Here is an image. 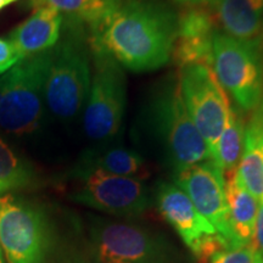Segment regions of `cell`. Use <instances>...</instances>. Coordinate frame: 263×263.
<instances>
[{
	"label": "cell",
	"mask_w": 263,
	"mask_h": 263,
	"mask_svg": "<svg viewBox=\"0 0 263 263\" xmlns=\"http://www.w3.org/2000/svg\"><path fill=\"white\" fill-rule=\"evenodd\" d=\"M87 28L89 44L104 49L124 70L149 72L172 59L178 15L156 0H106Z\"/></svg>",
	"instance_id": "obj_1"
},
{
	"label": "cell",
	"mask_w": 263,
	"mask_h": 263,
	"mask_svg": "<svg viewBox=\"0 0 263 263\" xmlns=\"http://www.w3.org/2000/svg\"><path fill=\"white\" fill-rule=\"evenodd\" d=\"M91 82V52L87 25L64 18L61 37L51 49L45 80V106L61 121L84 108Z\"/></svg>",
	"instance_id": "obj_2"
},
{
	"label": "cell",
	"mask_w": 263,
	"mask_h": 263,
	"mask_svg": "<svg viewBox=\"0 0 263 263\" xmlns=\"http://www.w3.org/2000/svg\"><path fill=\"white\" fill-rule=\"evenodd\" d=\"M146 118L149 133L160 145L173 174L211 159L183 101L179 76H170L156 85L150 95Z\"/></svg>",
	"instance_id": "obj_3"
},
{
	"label": "cell",
	"mask_w": 263,
	"mask_h": 263,
	"mask_svg": "<svg viewBox=\"0 0 263 263\" xmlns=\"http://www.w3.org/2000/svg\"><path fill=\"white\" fill-rule=\"evenodd\" d=\"M51 49L22 59L0 76V130L10 136H31L42 124L45 80Z\"/></svg>",
	"instance_id": "obj_4"
},
{
	"label": "cell",
	"mask_w": 263,
	"mask_h": 263,
	"mask_svg": "<svg viewBox=\"0 0 263 263\" xmlns=\"http://www.w3.org/2000/svg\"><path fill=\"white\" fill-rule=\"evenodd\" d=\"M90 52L91 82L83 108V128L89 139L107 144L123 124L127 78L124 68L104 49L90 45Z\"/></svg>",
	"instance_id": "obj_5"
},
{
	"label": "cell",
	"mask_w": 263,
	"mask_h": 263,
	"mask_svg": "<svg viewBox=\"0 0 263 263\" xmlns=\"http://www.w3.org/2000/svg\"><path fill=\"white\" fill-rule=\"evenodd\" d=\"M212 70L239 110L250 112L258 107L263 95V58L257 41H239L217 31Z\"/></svg>",
	"instance_id": "obj_6"
},
{
	"label": "cell",
	"mask_w": 263,
	"mask_h": 263,
	"mask_svg": "<svg viewBox=\"0 0 263 263\" xmlns=\"http://www.w3.org/2000/svg\"><path fill=\"white\" fill-rule=\"evenodd\" d=\"M49 238L42 209L11 194L0 196V246L8 263H44Z\"/></svg>",
	"instance_id": "obj_7"
},
{
	"label": "cell",
	"mask_w": 263,
	"mask_h": 263,
	"mask_svg": "<svg viewBox=\"0 0 263 263\" xmlns=\"http://www.w3.org/2000/svg\"><path fill=\"white\" fill-rule=\"evenodd\" d=\"M78 185L70 199L80 205L124 219L137 218L150 205L144 180L110 174L99 170L72 171Z\"/></svg>",
	"instance_id": "obj_8"
},
{
	"label": "cell",
	"mask_w": 263,
	"mask_h": 263,
	"mask_svg": "<svg viewBox=\"0 0 263 263\" xmlns=\"http://www.w3.org/2000/svg\"><path fill=\"white\" fill-rule=\"evenodd\" d=\"M178 76L186 110L212 156L232 107L228 95L212 67L189 66L180 68Z\"/></svg>",
	"instance_id": "obj_9"
},
{
	"label": "cell",
	"mask_w": 263,
	"mask_h": 263,
	"mask_svg": "<svg viewBox=\"0 0 263 263\" xmlns=\"http://www.w3.org/2000/svg\"><path fill=\"white\" fill-rule=\"evenodd\" d=\"M91 240L101 263H162L156 239L133 223L95 218Z\"/></svg>",
	"instance_id": "obj_10"
},
{
	"label": "cell",
	"mask_w": 263,
	"mask_h": 263,
	"mask_svg": "<svg viewBox=\"0 0 263 263\" xmlns=\"http://www.w3.org/2000/svg\"><path fill=\"white\" fill-rule=\"evenodd\" d=\"M174 184L190 197L200 215L211 223L216 232L233 248H238L229 226L224 176L217 164L211 159L193 164L174 174Z\"/></svg>",
	"instance_id": "obj_11"
},
{
	"label": "cell",
	"mask_w": 263,
	"mask_h": 263,
	"mask_svg": "<svg viewBox=\"0 0 263 263\" xmlns=\"http://www.w3.org/2000/svg\"><path fill=\"white\" fill-rule=\"evenodd\" d=\"M216 20L203 8H192L178 16V32L172 59L179 68L213 65Z\"/></svg>",
	"instance_id": "obj_12"
},
{
	"label": "cell",
	"mask_w": 263,
	"mask_h": 263,
	"mask_svg": "<svg viewBox=\"0 0 263 263\" xmlns=\"http://www.w3.org/2000/svg\"><path fill=\"white\" fill-rule=\"evenodd\" d=\"M156 203L161 216L176 229L193 252L205 236L217 233L177 184L160 183L156 189Z\"/></svg>",
	"instance_id": "obj_13"
},
{
	"label": "cell",
	"mask_w": 263,
	"mask_h": 263,
	"mask_svg": "<svg viewBox=\"0 0 263 263\" xmlns=\"http://www.w3.org/2000/svg\"><path fill=\"white\" fill-rule=\"evenodd\" d=\"M64 17L57 10L37 9L32 16L9 34L21 59L31 58L50 50L61 37Z\"/></svg>",
	"instance_id": "obj_14"
},
{
	"label": "cell",
	"mask_w": 263,
	"mask_h": 263,
	"mask_svg": "<svg viewBox=\"0 0 263 263\" xmlns=\"http://www.w3.org/2000/svg\"><path fill=\"white\" fill-rule=\"evenodd\" d=\"M216 22L229 37L255 42L263 27V0H211Z\"/></svg>",
	"instance_id": "obj_15"
},
{
	"label": "cell",
	"mask_w": 263,
	"mask_h": 263,
	"mask_svg": "<svg viewBox=\"0 0 263 263\" xmlns=\"http://www.w3.org/2000/svg\"><path fill=\"white\" fill-rule=\"evenodd\" d=\"M74 168L99 170L115 176L141 180L150 176L145 160L139 153L121 145L107 144L85 151Z\"/></svg>",
	"instance_id": "obj_16"
},
{
	"label": "cell",
	"mask_w": 263,
	"mask_h": 263,
	"mask_svg": "<svg viewBox=\"0 0 263 263\" xmlns=\"http://www.w3.org/2000/svg\"><path fill=\"white\" fill-rule=\"evenodd\" d=\"M224 182L229 226L234 242L236 246L251 244L259 203L245 188L236 171L226 176Z\"/></svg>",
	"instance_id": "obj_17"
},
{
	"label": "cell",
	"mask_w": 263,
	"mask_h": 263,
	"mask_svg": "<svg viewBox=\"0 0 263 263\" xmlns=\"http://www.w3.org/2000/svg\"><path fill=\"white\" fill-rule=\"evenodd\" d=\"M238 176L258 203H263V121L256 108L245 127Z\"/></svg>",
	"instance_id": "obj_18"
},
{
	"label": "cell",
	"mask_w": 263,
	"mask_h": 263,
	"mask_svg": "<svg viewBox=\"0 0 263 263\" xmlns=\"http://www.w3.org/2000/svg\"><path fill=\"white\" fill-rule=\"evenodd\" d=\"M246 123L239 108L232 105L221 136L217 140L211 160L217 164L223 176L235 172L244 147Z\"/></svg>",
	"instance_id": "obj_19"
},
{
	"label": "cell",
	"mask_w": 263,
	"mask_h": 263,
	"mask_svg": "<svg viewBox=\"0 0 263 263\" xmlns=\"http://www.w3.org/2000/svg\"><path fill=\"white\" fill-rule=\"evenodd\" d=\"M34 171L0 137V196L31 186Z\"/></svg>",
	"instance_id": "obj_20"
},
{
	"label": "cell",
	"mask_w": 263,
	"mask_h": 263,
	"mask_svg": "<svg viewBox=\"0 0 263 263\" xmlns=\"http://www.w3.org/2000/svg\"><path fill=\"white\" fill-rule=\"evenodd\" d=\"M33 9L49 8L60 12L64 18L90 25L104 11L106 0H28Z\"/></svg>",
	"instance_id": "obj_21"
},
{
	"label": "cell",
	"mask_w": 263,
	"mask_h": 263,
	"mask_svg": "<svg viewBox=\"0 0 263 263\" xmlns=\"http://www.w3.org/2000/svg\"><path fill=\"white\" fill-rule=\"evenodd\" d=\"M210 263H263V256L249 244L222 250L212 256Z\"/></svg>",
	"instance_id": "obj_22"
},
{
	"label": "cell",
	"mask_w": 263,
	"mask_h": 263,
	"mask_svg": "<svg viewBox=\"0 0 263 263\" xmlns=\"http://www.w3.org/2000/svg\"><path fill=\"white\" fill-rule=\"evenodd\" d=\"M22 59L8 38H0V76L8 72Z\"/></svg>",
	"instance_id": "obj_23"
},
{
	"label": "cell",
	"mask_w": 263,
	"mask_h": 263,
	"mask_svg": "<svg viewBox=\"0 0 263 263\" xmlns=\"http://www.w3.org/2000/svg\"><path fill=\"white\" fill-rule=\"evenodd\" d=\"M251 245H254L256 250L263 256V203H259L257 218H256L254 238Z\"/></svg>",
	"instance_id": "obj_24"
},
{
	"label": "cell",
	"mask_w": 263,
	"mask_h": 263,
	"mask_svg": "<svg viewBox=\"0 0 263 263\" xmlns=\"http://www.w3.org/2000/svg\"><path fill=\"white\" fill-rule=\"evenodd\" d=\"M176 3H180V4H186V5H203L210 3L211 0H174Z\"/></svg>",
	"instance_id": "obj_25"
},
{
	"label": "cell",
	"mask_w": 263,
	"mask_h": 263,
	"mask_svg": "<svg viewBox=\"0 0 263 263\" xmlns=\"http://www.w3.org/2000/svg\"><path fill=\"white\" fill-rule=\"evenodd\" d=\"M257 110H258V112H259V115H261V118H262V121H263V95H262V99H261V103H259V105H258V107H257Z\"/></svg>",
	"instance_id": "obj_26"
},
{
	"label": "cell",
	"mask_w": 263,
	"mask_h": 263,
	"mask_svg": "<svg viewBox=\"0 0 263 263\" xmlns=\"http://www.w3.org/2000/svg\"><path fill=\"white\" fill-rule=\"evenodd\" d=\"M6 5H8V3H6L5 0H0V10H3V9H4Z\"/></svg>",
	"instance_id": "obj_27"
},
{
	"label": "cell",
	"mask_w": 263,
	"mask_h": 263,
	"mask_svg": "<svg viewBox=\"0 0 263 263\" xmlns=\"http://www.w3.org/2000/svg\"><path fill=\"white\" fill-rule=\"evenodd\" d=\"M0 263H4V258H3V250H2V246H0Z\"/></svg>",
	"instance_id": "obj_28"
},
{
	"label": "cell",
	"mask_w": 263,
	"mask_h": 263,
	"mask_svg": "<svg viewBox=\"0 0 263 263\" xmlns=\"http://www.w3.org/2000/svg\"><path fill=\"white\" fill-rule=\"evenodd\" d=\"M6 3H8V4H10V3H14V2H16V0H5Z\"/></svg>",
	"instance_id": "obj_29"
}]
</instances>
